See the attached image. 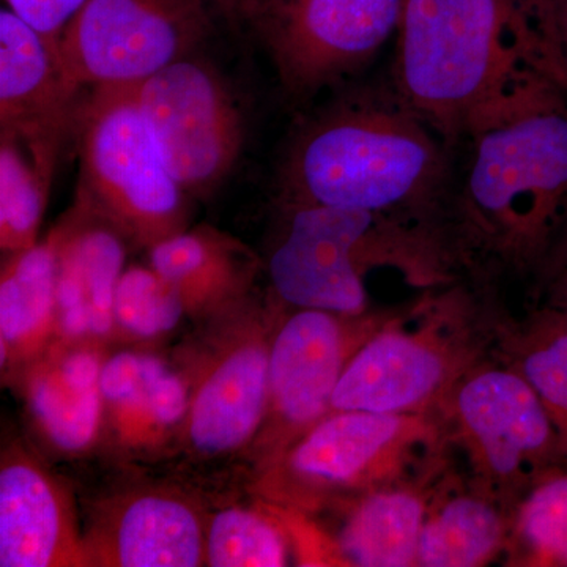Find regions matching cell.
<instances>
[{
  "label": "cell",
  "instance_id": "1",
  "mask_svg": "<svg viewBox=\"0 0 567 567\" xmlns=\"http://www.w3.org/2000/svg\"><path fill=\"white\" fill-rule=\"evenodd\" d=\"M394 91L453 147L559 91L557 41L525 0H404Z\"/></svg>",
  "mask_w": 567,
  "mask_h": 567
},
{
  "label": "cell",
  "instance_id": "2",
  "mask_svg": "<svg viewBox=\"0 0 567 567\" xmlns=\"http://www.w3.org/2000/svg\"><path fill=\"white\" fill-rule=\"evenodd\" d=\"M451 145L398 93H353L309 118L287 147L286 204L435 223L450 197Z\"/></svg>",
  "mask_w": 567,
  "mask_h": 567
},
{
  "label": "cell",
  "instance_id": "3",
  "mask_svg": "<svg viewBox=\"0 0 567 567\" xmlns=\"http://www.w3.org/2000/svg\"><path fill=\"white\" fill-rule=\"evenodd\" d=\"M446 207L462 234L517 268L558 270L567 254V91L470 137Z\"/></svg>",
  "mask_w": 567,
  "mask_h": 567
},
{
  "label": "cell",
  "instance_id": "4",
  "mask_svg": "<svg viewBox=\"0 0 567 567\" xmlns=\"http://www.w3.org/2000/svg\"><path fill=\"white\" fill-rule=\"evenodd\" d=\"M289 207L268 271L275 292L295 308L360 317L368 308L364 276L371 268L443 275L447 249L434 223L327 205Z\"/></svg>",
  "mask_w": 567,
  "mask_h": 567
},
{
  "label": "cell",
  "instance_id": "5",
  "mask_svg": "<svg viewBox=\"0 0 567 567\" xmlns=\"http://www.w3.org/2000/svg\"><path fill=\"white\" fill-rule=\"evenodd\" d=\"M74 132L80 194L123 234L156 245L182 233L189 194L159 156L132 85H96L81 102Z\"/></svg>",
  "mask_w": 567,
  "mask_h": 567
},
{
  "label": "cell",
  "instance_id": "6",
  "mask_svg": "<svg viewBox=\"0 0 567 567\" xmlns=\"http://www.w3.org/2000/svg\"><path fill=\"white\" fill-rule=\"evenodd\" d=\"M132 85L163 163L189 196H207L245 145V122L226 78L200 55L178 59Z\"/></svg>",
  "mask_w": 567,
  "mask_h": 567
},
{
  "label": "cell",
  "instance_id": "7",
  "mask_svg": "<svg viewBox=\"0 0 567 567\" xmlns=\"http://www.w3.org/2000/svg\"><path fill=\"white\" fill-rule=\"evenodd\" d=\"M457 305L409 328L385 322L346 365L331 409L431 413L476 368L477 344Z\"/></svg>",
  "mask_w": 567,
  "mask_h": 567
},
{
  "label": "cell",
  "instance_id": "8",
  "mask_svg": "<svg viewBox=\"0 0 567 567\" xmlns=\"http://www.w3.org/2000/svg\"><path fill=\"white\" fill-rule=\"evenodd\" d=\"M221 18L215 0H87L59 50L82 89L136 84L196 54Z\"/></svg>",
  "mask_w": 567,
  "mask_h": 567
},
{
  "label": "cell",
  "instance_id": "9",
  "mask_svg": "<svg viewBox=\"0 0 567 567\" xmlns=\"http://www.w3.org/2000/svg\"><path fill=\"white\" fill-rule=\"evenodd\" d=\"M440 410L488 495H524L537 476L565 462L546 406L517 369L476 365Z\"/></svg>",
  "mask_w": 567,
  "mask_h": 567
},
{
  "label": "cell",
  "instance_id": "10",
  "mask_svg": "<svg viewBox=\"0 0 567 567\" xmlns=\"http://www.w3.org/2000/svg\"><path fill=\"white\" fill-rule=\"evenodd\" d=\"M442 421L431 413L334 410L290 451L287 466L301 483L331 491L377 488L423 480L442 443Z\"/></svg>",
  "mask_w": 567,
  "mask_h": 567
},
{
  "label": "cell",
  "instance_id": "11",
  "mask_svg": "<svg viewBox=\"0 0 567 567\" xmlns=\"http://www.w3.org/2000/svg\"><path fill=\"white\" fill-rule=\"evenodd\" d=\"M402 9L404 0H268L252 29L286 91L311 96L368 62Z\"/></svg>",
  "mask_w": 567,
  "mask_h": 567
},
{
  "label": "cell",
  "instance_id": "12",
  "mask_svg": "<svg viewBox=\"0 0 567 567\" xmlns=\"http://www.w3.org/2000/svg\"><path fill=\"white\" fill-rule=\"evenodd\" d=\"M80 87L61 50L7 7L0 10V134L59 148L73 132Z\"/></svg>",
  "mask_w": 567,
  "mask_h": 567
},
{
  "label": "cell",
  "instance_id": "13",
  "mask_svg": "<svg viewBox=\"0 0 567 567\" xmlns=\"http://www.w3.org/2000/svg\"><path fill=\"white\" fill-rule=\"evenodd\" d=\"M344 317L301 309L276 334L268 360L270 404L289 431L308 432L327 416L346 365L385 323L352 331Z\"/></svg>",
  "mask_w": 567,
  "mask_h": 567
},
{
  "label": "cell",
  "instance_id": "14",
  "mask_svg": "<svg viewBox=\"0 0 567 567\" xmlns=\"http://www.w3.org/2000/svg\"><path fill=\"white\" fill-rule=\"evenodd\" d=\"M69 505L47 473L28 461L0 472V566L82 565Z\"/></svg>",
  "mask_w": 567,
  "mask_h": 567
},
{
  "label": "cell",
  "instance_id": "15",
  "mask_svg": "<svg viewBox=\"0 0 567 567\" xmlns=\"http://www.w3.org/2000/svg\"><path fill=\"white\" fill-rule=\"evenodd\" d=\"M270 350L251 342L233 350L197 390L189 412L193 446L223 454L244 446L262 421L270 402Z\"/></svg>",
  "mask_w": 567,
  "mask_h": 567
},
{
  "label": "cell",
  "instance_id": "16",
  "mask_svg": "<svg viewBox=\"0 0 567 567\" xmlns=\"http://www.w3.org/2000/svg\"><path fill=\"white\" fill-rule=\"evenodd\" d=\"M425 483L423 477L361 496L339 536L346 565L416 566L421 532L434 502Z\"/></svg>",
  "mask_w": 567,
  "mask_h": 567
},
{
  "label": "cell",
  "instance_id": "17",
  "mask_svg": "<svg viewBox=\"0 0 567 567\" xmlns=\"http://www.w3.org/2000/svg\"><path fill=\"white\" fill-rule=\"evenodd\" d=\"M102 547L110 566L193 567L205 559L199 518L181 499L164 495H142L123 506Z\"/></svg>",
  "mask_w": 567,
  "mask_h": 567
},
{
  "label": "cell",
  "instance_id": "18",
  "mask_svg": "<svg viewBox=\"0 0 567 567\" xmlns=\"http://www.w3.org/2000/svg\"><path fill=\"white\" fill-rule=\"evenodd\" d=\"M505 516L486 492L434 498L417 546L416 566L487 565L505 547Z\"/></svg>",
  "mask_w": 567,
  "mask_h": 567
},
{
  "label": "cell",
  "instance_id": "19",
  "mask_svg": "<svg viewBox=\"0 0 567 567\" xmlns=\"http://www.w3.org/2000/svg\"><path fill=\"white\" fill-rule=\"evenodd\" d=\"M59 151L0 134V237L3 251L35 245Z\"/></svg>",
  "mask_w": 567,
  "mask_h": 567
},
{
  "label": "cell",
  "instance_id": "20",
  "mask_svg": "<svg viewBox=\"0 0 567 567\" xmlns=\"http://www.w3.org/2000/svg\"><path fill=\"white\" fill-rule=\"evenodd\" d=\"M240 249L213 230L178 233L152 246L151 267L181 289L186 303L238 289L249 275Z\"/></svg>",
  "mask_w": 567,
  "mask_h": 567
},
{
  "label": "cell",
  "instance_id": "21",
  "mask_svg": "<svg viewBox=\"0 0 567 567\" xmlns=\"http://www.w3.org/2000/svg\"><path fill=\"white\" fill-rule=\"evenodd\" d=\"M0 282L2 346L31 342L58 306V252L52 240L13 252Z\"/></svg>",
  "mask_w": 567,
  "mask_h": 567
},
{
  "label": "cell",
  "instance_id": "22",
  "mask_svg": "<svg viewBox=\"0 0 567 567\" xmlns=\"http://www.w3.org/2000/svg\"><path fill=\"white\" fill-rule=\"evenodd\" d=\"M516 369L546 406L567 462V319L554 306L518 334Z\"/></svg>",
  "mask_w": 567,
  "mask_h": 567
},
{
  "label": "cell",
  "instance_id": "23",
  "mask_svg": "<svg viewBox=\"0 0 567 567\" xmlns=\"http://www.w3.org/2000/svg\"><path fill=\"white\" fill-rule=\"evenodd\" d=\"M514 536L524 565L567 567V462L546 470L522 495Z\"/></svg>",
  "mask_w": 567,
  "mask_h": 567
},
{
  "label": "cell",
  "instance_id": "24",
  "mask_svg": "<svg viewBox=\"0 0 567 567\" xmlns=\"http://www.w3.org/2000/svg\"><path fill=\"white\" fill-rule=\"evenodd\" d=\"M29 399L33 416L55 446L76 453L91 445L102 416L100 385L71 382L55 364L33 377Z\"/></svg>",
  "mask_w": 567,
  "mask_h": 567
},
{
  "label": "cell",
  "instance_id": "25",
  "mask_svg": "<svg viewBox=\"0 0 567 567\" xmlns=\"http://www.w3.org/2000/svg\"><path fill=\"white\" fill-rule=\"evenodd\" d=\"M286 537L268 518L244 509L213 517L205 537V559L215 567H279L287 565Z\"/></svg>",
  "mask_w": 567,
  "mask_h": 567
},
{
  "label": "cell",
  "instance_id": "26",
  "mask_svg": "<svg viewBox=\"0 0 567 567\" xmlns=\"http://www.w3.org/2000/svg\"><path fill=\"white\" fill-rule=\"evenodd\" d=\"M185 305L181 289L152 267H132L115 290L114 319L130 333L151 338L173 330Z\"/></svg>",
  "mask_w": 567,
  "mask_h": 567
},
{
  "label": "cell",
  "instance_id": "27",
  "mask_svg": "<svg viewBox=\"0 0 567 567\" xmlns=\"http://www.w3.org/2000/svg\"><path fill=\"white\" fill-rule=\"evenodd\" d=\"M148 409L156 425H173L188 409L186 390L177 375L171 374L158 358L142 354Z\"/></svg>",
  "mask_w": 567,
  "mask_h": 567
},
{
  "label": "cell",
  "instance_id": "28",
  "mask_svg": "<svg viewBox=\"0 0 567 567\" xmlns=\"http://www.w3.org/2000/svg\"><path fill=\"white\" fill-rule=\"evenodd\" d=\"M7 9L47 37L52 43H61L63 32L76 18L87 0H3Z\"/></svg>",
  "mask_w": 567,
  "mask_h": 567
},
{
  "label": "cell",
  "instance_id": "29",
  "mask_svg": "<svg viewBox=\"0 0 567 567\" xmlns=\"http://www.w3.org/2000/svg\"><path fill=\"white\" fill-rule=\"evenodd\" d=\"M144 382L142 354L122 352L112 357L102 368L100 390L104 401L112 405L122 404L140 390Z\"/></svg>",
  "mask_w": 567,
  "mask_h": 567
},
{
  "label": "cell",
  "instance_id": "30",
  "mask_svg": "<svg viewBox=\"0 0 567 567\" xmlns=\"http://www.w3.org/2000/svg\"><path fill=\"white\" fill-rule=\"evenodd\" d=\"M223 20L229 22L233 28L244 29L249 25L252 29L254 21L264 10L268 0H215Z\"/></svg>",
  "mask_w": 567,
  "mask_h": 567
},
{
  "label": "cell",
  "instance_id": "31",
  "mask_svg": "<svg viewBox=\"0 0 567 567\" xmlns=\"http://www.w3.org/2000/svg\"><path fill=\"white\" fill-rule=\"evenodd\" d=\"M547 9L567 71V0H547Z\"/></svg>",
  "mask_w": 567,
  "mask_h": 567
},
{
  "label": "cell",
  "instance_id": "32",
  "mask_svg": "<svg viewBox=\"0 0 567 567\" xmlns=\"http://www.w3.org/2000/svg\"><path fill=\"white\" fill-rule=\"evenodd\" d=\"M551 306L567 319V262L563 264L554 274L551 284Z\"/></svg>",
  "mask_w": 567,
  "mask_h": 567
},
{
  "label": "cell",
  "instance_id": "33",
  "mask_svg": "<svg viewBox=\"0 0 567 567\" xmlns=\"http://www.w3.org/2000/svg\"><path fill=\"white\" fill-rule=\"evenodd\" d=\"M533 10L539 11L540 14L546 13V0H525Z\"/></svg>",
  "mask_w": 567,
  "mask_h": 567
},
{
  "label": "cell",
  "instance_id": "34",
  "mask_svg": "<svg viewBox=\"0 0 567 567\" xmlns=\"http://www.w3.org/2000/svg\"><path fill=\"white\" fill-rule=\"evenodd\" d=\"M566 262H567V254H566L565 260H563V264H566ZM561 265H559V267H561Z\"/></svg>",
  "mask_w": 567,
  "mask_h": 567
}]
</instances>
